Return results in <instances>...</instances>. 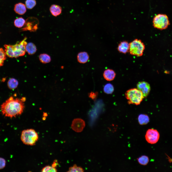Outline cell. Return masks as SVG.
<instances>
[{
	"label": "cell",
	"instance_id": "6da1fadb",
	"mask_svg": "<svg viewBox=\"0 0 172 172\" xmlns=\"http://www.w3.org/2000/svg\"><path fill=\"white\" fill-rule=\"evenodd\" d=\"M25 107L24 102L21 99L14 98L11 96L2 104L0 109L3 115L12 118L21 115Z\"/></svg>",
	"mask_w": 172,
	"mask_h": 172
},
{
	"label": "cell",
	"instance_id": "7a4b0ae2",
	"mask_svg": "<svg viewBox=\"0 0 172 172\" xmlns=\"http://www.w3.org/2000/svg\"><path fill=\"white\" fill-rule=\"evenodd\" d=\"M27 38L25 37L23 40L14 45H5V51L6 55L11 58H16L24 55L27 44L26 41Z\"/></svg>",
	"mask_w": 172,
	"mask_h": 172
},
{
	"label": "cell",
	"instance_id": "3957f363",
	"mask_svg": "<svg viewBox=\"0 0 172 172\" xmlns=\"http://www.w3.org/2000/svg\"><path fill=\"white\" fill-rule=\"evenodd\" d=\"M21 140L25 144L28 145H34L38 139L37 133L32 129H25L22 132Z\"/></svg>",
	"mask_w": 172,
	"mask_h": 172
},
{
	"label": "cell",
	"instance_id": "277c9868",
	"mask_svg": "<svg viewBox=\"0 0 172 172\" xmlns=\"http://www.w3.org/2000/svg\"><path fill=\"white\" fill-rule=\"evenodd\" d=\"M125 95L129 103L136 105L140 104L144 98L142 92L137 88H132L128 90L126 92Z\"/></svg>",
	"mask_w": 172,
	"mask_h": 172
},
{
	"label": "cell",
	"instance_id": "5b68a950",
	"mask_svg": "<svg viewBox=\"0 0 172 172\" xmlns=\"http://www.w3.org/2000/svg\"><path fill=\"white\" fill-rule=\"evenodd\" d=\"M129 52L132 55L137 57L142 56L145 49V45L142 41L136 39L129 43Z\"/></svg>",
	"mask_w": 172,
	"mask_h": 172
},
{
	"label": "cell",
	"instance_id": "8992f818",
	"mask_svg": "<svg viewBox=\"0 0 172 172\" xmlns=\"http://www.w3.org/2000/svg\"><path fill=\"white\" fill-rule=\"evenodd\" d=\"M154 27L162 30L167 28L170 25L167 16L166 14H159L155 15L152 21Z\"/></svg>",
	"mask_w": 172,
	"mask_h": 172
},
{
	"label": "cell",
	"instance_id": "52a82bcc",
	"mask_svg": "<svg viewBox=\"0 0 172 172\" xmlns=\"http://www.w3.org/2000/svg\"><path fill=\"white\" fill-rule=\"evenodd\" d=\"M159 137L160 135L158 131L153 129H148L145 135L146 141L149 143L151 144L156 143L159 140Z\"/></svg>",
	"mask_w": 172,
	"mask_h": 172
},
{
	"label": "cell",
	"instance_id": "ba28073f",
	"mask_svg": "<svg viewBox=\"0 0 172 172\" xmlns=\"http://www.w3.org/2000/svg\"><path fill=\"white\" fill-rule=\"evenodd\" d=\"M85 126V122L83 120L80 118H76L73 120L71 127L75 131L80 132L82 131Z\"/></svg>",
	"mask_w": 172,
	"mask_h": 172
},
{
	"label": "cell",
	"instance_id": "9c48e42d",
	"mask_svg": "<svg viewBox=\"0 0 172 172\" xmlns=\"http://www.w3.org/2000/svg\"><path fill=\"white\" fill-rule=\"evenodd\" d=\"M137 87L142 92L144 97H146L148 96L150 90V84L145 81L138 82L137 85Z\"/></svg>",
	"mask_w": 172,
	"mask_h": 172
},
{
	"label": "cell",
	"instance_id": "30bf717a",
	"mask_svg": "<svg viewBox=\"0 0 172 172\" xmlns=\"http://www.w3.org/2000/svg\"><path fill=\"white\" fill-rule=\"evenodd\" d=\"M129 43L126 41H123L118 44L117 50L120 53L126 54L129 52Z\"/></svg>",
	"mask_w": 172,
	"mask_h": 172
},
{
	"label": "cell",
	"instance_id": "8fae6325",
	"mask_svg": "<svg viewBox=\"0 0 172 172\" xmlns=\"http://www.w3.org/2000/svg\"><path fill=\"white\" fill-rule=\"evenodd\" d=\"M77 59L79 63L81 64H85L88 61L89 56L87 52L85 51L81 52L78 54Z\"/></svg>",
	"mask_w": 172,
	"mask_h": 172
},
{
	"label": "cell",
	"instance_id": "7c38bea8",
	"mask_svg": "<svg viewBox=\"0 0 172 172\" xmlns=\"http://www.w3.org/2000/svg\"><path fill=\"white\" fill-rule=\"evenodd\" d=\"M103 75L104 79L110 81L114 80L116 74L113 70L108 69L104 70Z\"/></svg>",
	"mask_w": 172,
	"mask_h": 172
},
{
	"label": "cell",
	"instance_id": "4fadbf2b",
	"mask_svg": "<svg viewBox=\"0 0 172 172\" xmlns=\"http://www.w3.org/2000/svg\"><path fill=\"white\" fill-rule=\"evenodd\" d=\"M25 5L24 4L18 3L15 5L14 10L17 14L20 15H23L26 12L27 10Z\"/></svg>",
	"mask_w": 172,
	"mask_h": 172
},
{
	"label": "cell",
	"instance_id": "5bb4252c",
	"mask_svg": "<svg viewBox=\"0 0 172 172\" xmlns=\"http://www.w3.org/2000/svg\"><path fill=\"white\" fill-rule=\"evenodd\" d=\"M49 10L52 15L56 17L61 13L62 9L61 7L59 5L53 4L50 7Z\"/></svg>",
	"mask_w": 172,
	"mask_h": 172
},
{
	"label": "cell",
	"instance_id": "9a60e30c",
	"mask_svg": "<svg viewBox=\"0 0 172 172\" xmlns=\"http://www.w3.org/2000/svg\"><path fill=\"white\" fill-rule=\"evenodd\" d=\"M33 22H26V23L25 27L22 29V31L29 30L31 32H35L36 31L38 28V24L36 23H34Z\"/></svg>",
	"mask_w": 172,
	"mask_h": 172
},
{
	"label": "cell",
	"instance_id": "2e32d148",
	"mask_svg": "<svg viewBox=\"0 0 172 172\" xmlns=\"http://www.w3.org/2000/svg\"><path fill=\"white\" fill-rule=\"evenodd\" d=\"M37 50L35 45L33 43H29L27 44L26 47V51L29 55L34 54Z\"/></svg>",
	"mask_w": 172,
	"mask_h": 172
},
{
	"label": "cell",
	"instance_id": "e0dca14e",
	"mask_svg": "<svg viewBox=\"0 0 172 172\" xmlns=\"http://www.w3.org/2000/svg\"><path fill=\"white\" fill-rule=\"evenodd\" d=\"M139 124L141 125H144L147 124L149 122V118L148 116L145 114H141L138 118Z\"/></svg>",
	"mask_w": 172,
	"mask_h": 172
},
{
	"label": "cell",
	"instance_id": "ac0fdd59",
	"mask_svg": "<svg viewBox=\"0 0 172 172\" xmlns=\"http://www.w3.org/2000/svg\"><path fill=\"white\" fill-rule=\"evenodd\" d=\"M18 85V81L13 78L9 79L7 82L8 86L11 90H13L16 88Z\"/></svg>",
	"mask_w": 172,
	"mask_h": 172
},
{
	"label": "cell",
	"instance_id": "d6986e66",
	"mask_svg": "<svg viewBox=\"0 0 172 172\" xmlns=\"http://www.w3.org/2000/svg\"><path fill=\"white\" fill-rule=\"evenodd\" d=\"M40 61L43 63L46 64L50 62L51 58L50 56L46 54H41L39 56Z\"/></svg>",
	"mask_w": 172,
	"mask_h": 172
},
{
	"label": "cell",
	"instance_id": "ffe728a7",
	"mask_svg": "<svg viewBox=\"0 0 172 172\" xmlns=\"http://www.w3.org/2000/svg\"><path fill=\"white\" fill-rule=\"evenodd\" d=\"M26 21L22 17H19L16 19L14 21L15 26L18 28L22 27L25 24Z\"/></svg>",
	"mask_w": 172,
	"mask_h": 172
},
{
	"label": "cell",
	"instance_id": "44dd1931",
	"mask_svg": "<svg viewBox=\"0 0 172 172\" xmlns=\"http://www.w3.org/2000/svg\"><path fill=\"white\" fill-rule=\"evenodd\" d=\"M114 90L113 86V85L110 83L106 84L104 87V91L107 94H112L113 91Z\"/></svg>",
	"mask_w": 172,
	"mask_h": 172
},
{
	"label": "cell",
	"instance_id": "7402d4cb",
	"mask_svg": "<svg viewBox=\"0 0 172 172\" xmlns=\"http://www.w3.org/2000/svg\"><path fill=\"white\" fill-rule=\"evenodd\" d=\"M137 160L140 164L143 165H146L148 163L149 159L148 156L143 155L138 158Z\"/></svg>",
	"mask_w": 172,
	"mask_h": 172
},
{
	"label": "cell",
	"instance_id": "603a6c76",
	"mask_svg": "<svg viewBox=\"0 0 172 172\" xmlns=\"http://www.w3.org/2000/svg\"><path fill=\"white\" fill-rule=\"evenodd\" d=\"M36 4L35 0H26L25 2V5L26 7L29 9L33 8Z\"/></svg>",
	"mask_w": 172,
	"mask_h": 172
},
{
	"label": "cell",
	"instance_id": "cb8c5ba5",
	"mask_svg": "<svg viewBox=\"0 0 172 172\" xmlns=\"http://www.w3.org/2000/svg\"><path fill=\"white\" fill-rule=\"evenodd\" d=\"M6 54L5 50L2 48H0V67L2 66L4 61L6 58Z\"/></svg>",
	"mask_w": 172,
	"mask_h": 172
},
{
	"label": "cell",
	"instance_id": "d4e9b609",
	"mask_svg": "<svg viewBox=\"0 0 172 172\" xmlns=\"http://www.w3.org/2000/svg\"><path fill=\"white\" fill-rule=\"evenodd\" d=\"M84 170L80 167H77L76 164H74L73 167H71L69 168V172H83Z\"/></svg>",
	"mask_w": 172,
	"mask_h": 172
},
{
	"label": "cell",
	"instance_id": "484cf974",
	"mask_svg": "<svg viewBox=\"0 0 172 172\" xmlns=\"http://www.w3.org/2000/svg\"><path fill=\"white\" fill-rule=\"evenodd\" d=\"M41 172H56L57 170L56 168L53 167L52 166H47L43 167L41 170Z\"/></svg>",
	"mask_w": 172,
	"mask_h": 172
},
{
	"label": "cell",
	"instance_id": "4316f807",
	"mask_svg": "<svg viewBox=\"0 0 172 172\" xmlns=\"http://www.w3.org/2000/svg\"><path fill=\"white\" fill-rule=\"evenodd\" d=\"M98 94V93L97 92H91L89 93L88 96L89 97L95 101L97 97Z\"/></svg>",
	"mask_w": 172,
	"mask_h": 172
},
{
	"label": "cell",
	"instance_id": "83f0119b",
	"mask_svg": "<svg viewBox=\"0 0 172 172\" xmlns=\"http://www.w3.org/2000/svg\"><path fill=\"white\" fill-rule=\"evenodd\" d=\"M6 161L5 160L2 158L0 157V169L4 168L5 167Z\"/></svg>",
	"mask_w": 172,
	"mask_h": 172
},
{
	"label": "cell",
	"instance_id": "f1b7e54d",
	"mask_svg": "<svg viewBox=\"0 0 172 172\" xmlns=\"http://www.w3.org/2000/svg\"><path fill=\"white\" fill-rule=\"evenodd\" d=\"M58 165L59 164L57 161L56 160H55L53 161L52 166L53 167L56 168Z\"/></svg>",
	"mask_w": 172,
	"mask_h": 172
},
{
	"label": "cell",
	"instance_id": "f546056e",
	"mask_svg": "<svg viewBox=\"0 0 172 172\" xmlns=\"http://www.w3.org/2000/svg\"><path fill=\"white\" fill-rule=\"evenodd\" d=\"M21 99L22 101L23 102H25L26 100V98L25 97H22L21 98Z\"/></svg>",
	"mask_w": 172,
	"mask_h": 172
},
{
	"label": "cell",
	"instance_id": "4dcf8cb0",
	"mask_svg": "<svg viewBox=\"0 0 172 172\" xmlns=\"http://www.w3.org/2000/svg\"><path fill=\"white\" fill-rule=\"evenodd\" d=\"M48 116V114L47 113H43V117H46Z\"/></svg>",
	"mask_w": 172,
	"mask_h": 172
}]
</instances>
